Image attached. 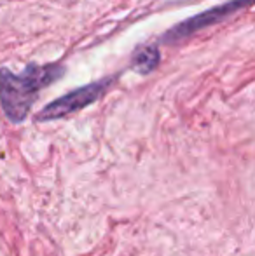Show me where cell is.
Wrapping results in <instances>:
<instances>
[{"mask_svg":"<svg viewBox=\"0 0 255 256\" xmlns=\"http://www.w3.org/2000/svg\"><path fill=\"white\" fill-rule=\"evenodd\" d=\"M109 86H110V80H102V82H95V84L86 86V88H81L74 92H68L67 96H63V98L48 104V106L37 115V120L44 122V120H55V118L67 117L68 114H74V112L95 103Z\"/></svg>","mask_w":255,"mask_h":256,"instance_id":"2","label":"cell"},{"mask_svg":"<svg viewBox=\"0 0 255 256\" xmlns=\"http://www.w3.org/2000/svg\"><path fill=\"white\" fill-rule=\"evenodd\" d=\"M159 63V52L154 48H143L135 56V68L140 74H149Z\"/></svg>","mask_w":255,"mask_h":256,"instance_id":"3","label":"cell"},{"mask_svg":"<svg viewBox=\"0 0 255 256\" xmlns=\"http://www.w3.org/2000/svg\"><path fill=\"white\" fill-rule=\"evenodd\" d=\"M63 75V68L37 66L30 64L21 75H14L11 70H0V103L11 122H23L37 100V92L44 86L51 84Z\"/></svg>","mask_w":255,"mask_h":256,"instance_id":"1","label":"cell"}]
</instances>
